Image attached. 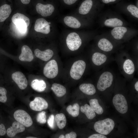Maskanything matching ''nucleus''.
I'll list each match as a JSON object with an SVG mask.
<instances>
[{
	"label": "nucleus",
	"instance_id": "obj_10",
	"mask_svg": "<svg viewBox=\"0 0 138 138\" xmlns=\"http://www.w3.org/2000/svg\"><path fill=\"white\" fill-rule=\"evenodd\" d=\"M29 106L32 110L36 111H40L47 109L48 106L47 102L43 98L40 97H36L31 101Z\"/></svg>",
	"mask_w": 138,
	"mask_h": 138
},
{
	"label": "nucleus",
	"instance_id": "obj_26",
	"mask_svg": "<svg viewBox=\"0 0 138 138\" xmlns=\"http://www.w3.org/2000/svg\"><path fill=\"white\" fill-rule=\"evenodd\" d=\"M80 110L82 112L85 114L88 119H92L96 116L95 112L88 104H85L84 106H81Z\"/></svg>",
	"mask_w": 138,
	"mask_h": 138
},
{
	"label": "nucleus",
	"instance_id": "obj_7",
	"mask_svg": "<svg viewBox=\"0 0 138 138\" xmlns=\"http://www.w3.org/2000/svg\"><path fill=\"white\" fill-rule=\"evenodd\" d=\"M14 116L17 121L27 127L31 126L32 124L33 121L31 117L24 110L19 109L16 110L14 113Z\"/></svg>",
	"mask_w": 138,
	"mask_h": 138
},
{
	"label": "nucleus",
	"instance_id": "obj_6",
	"mask_svg": "<svg viewBox=\"0 0 138 138\" xmlns=\"http://www.w3.org/2000/svg\"><path fill=\"white\" fill-rule=\"evenodd\" d=\"M66 42L67 47L72 51L78 49L82 44V40L79 36L74 32L68 34L66 39Z\"/></svg>",
	"mask_w": 138,
	"mask_h": 138
},
{
	"label": "nucleus",
	"instance_id": "obj_35",
	"mask_svg": "<svg viewBox=\"0 0 138 138\" xmlns=\"http://www.w3.org/2000/svg\"><path fill=\"white\" fill-rule=\"evenodd\" d=\"M106 136L101 134H95L91 135L88 138H106Z\"/></svg>",
	"mask_w": 138,
	"mask_h": 138
},
{
	"label": "nucleus",
	"instance_id": "obj_27",
	"mask_svg": "<svg viewBox=\"0 0 138 138\" xmlns=\"http://www.w3.org/2000/svg\"><path fill=\"white\" fill-rule=\"evenodd\" d=\"M55 120L58 128L60 129L63 128L65 126L66 120L65 116L63 113L56 114L55 117Z\"/></svg>",
	"mask_w": 138,
	"mask_h": 138
},
{
	"label": "nucleus",
	"instance_id": "obj_20",
	"mask_svg": "<svg viewBox=\"0 0 138 138\" xmlns=\"http://www.w3.org/2000/svg\"><path fill=\"white\" fill-rule=\"evenodd\" d=\"M31 85L33 89L39 92L43 91L46 87V83L42 80L34 79L31 82Z\"/></svg>",
	"mask_w": 138,
	"mask_h": 138
},
{
	"label": "nucleus",
	"instance_id": "obj_23",
	"mask_svg": "<svg viewBox=\"0 0 138 138\" xmlns=\"http://www.w3.org/2000/svg\"><path fill=\"white\" fill-rule=\"evenodd\" d=\"M51 89L56 96L58 97H62L66 93L65 88L63 86L57 83L53 84Z\"/></svg>",
	"mask_w": 138,
	"mask_h": 138
},
{
	"label": "nucleus",
	"instance_id": "obj_34",
	"mask_svg": "<svg viewBox=\"0 0 138 138\" xmlns=\"http://www.w3.org/2000/svg\"><path fill=\"white\" fill-rule=\"evenodd\" d=\"M54 115L51 114L47 120V123L48 126L52 129H53L54 128Z\"/></svg>",
	"mask_w": 138,
	"mask_h": 138
},
{
	"label": "nucleus",
	"instance_id": "obj_40",
	"mask_svg": "<svg viewBox=\"0 0 138 138\" xmlns=\"http://www.w3.org/2000/svg\"><path fill=\"white\" fill-rule=\"evenodd\" d=\"M102 2L104 3L107 4L111 2H113L116 0H102Z\"/></svg>",
	"mask_w": 138,
	"mask_h": 138
},
{
	"label": "nucleus",
	"instance_id": "obj_18",
	"mask_svg": "<svg viewBox=\"0 0 138 138\" xmlns=\"http://www.w3.org/2000/svg\"><path fill=\"white\" fill-rule=\"evenodd\" d=\"M127 31V29L126 27L118 26L115 27L111 31V33L114 39L120 40L123 38Z\"/></svg>",
	"mask_w": 138,
	"mask_h": 138
},
{
	"label": "nucleus",
	"instance_id": "obj_21",
	"mask_svg": "<svg viewBox=\"0 0 138 138\" xmlns=\"http://www.w3.org/2000/svg\"><path fill=\"white\" fill-rule=\"evenodd\" d=\"M79 89L83 93L88 95H94L96 92L94 86L90 83L82 84L80 85Z\"/></svg>",
	"mask_w": 138,
	"mask_h": 138
},
{
	"label": "nucleus",
	"instance_id": "obj_16",
	"mask_svg": "<svg viewBox=\"0 0 138 138\" xmlns=\"http://www.w3.org/2000/svg\"><path fill=\"white\" fill-rule=\"evenodd\" d=\"M107 59V57L105 54L98 52H96L93 54L91 59L95 65L100 66L105 63Z\"/></svg>",
	"mask_w": 138,
	"mask_h": 138
},
{
	"label": "nucleus",
	"instance_id": "obj_43",
	"mask_svg": "<svg viewBox=\"0 0 138 138\" xmlns=\"http://www.w3.org/2000/svg\"><path fill=\"white\" fill-rule=\"evenodd\" d=\"M36 137H26V138H36Z\"/></svg>",
	"mask_w": 138,
	"mask_h": 138
},
{
	"label": "nucleus",
	"instance_id": "obj_17",
	"mask_svg": "<svg viewBox=\"0 0 138 138\" xmlns=\"http://www.w3.org/2000/svg\"><path fill=\"white\" fill-rule=\"evenodd\" d=\"M65 24L69 27L74 28H78L81 26L80 22L75 18L70 16L65 17L64 18Z\"/></svg>",
	"mask_w": 138,
	"mask_h": 138
},
{
	"label": "nucleus",
	"instance_id": "obj_3",
	"mask_svg": "<svg viewBox=\"0 0 138 138\" xmlns=\"http://www.w3.org/2000/svg\"><path fill=\"white\" fill-rule=\"evenodd\" d=\"M113 80L112 74L109 71H105L102 73L98 80L97 87L99 91H103L110 87Z\"/></svg>",
	"mask_w": 138,
	"mask_h": 138
},
{
	"label": "nucleus",
	"instance_id": "obj_30",
	"mask_svg": "<svg viewBox=\"0 0 138 138\" xmlns=\"http://www.w3.org/2000/svg\"><path fill=\"white\" fill-rule=\"evenodd\" d=\"M66 110L68 113L72 117H77L79 113V105L77 103H74L72 106L69 105L67 107Z\"/></svg>",
	"mask_w": 138,
	"mask_h": 138
},
{
	"label": "nucleus",
	"instance_id": "obj_14",
	"mask_svg": "<svg viewBox=\"0 0 138 138\" xmlns=\"http://www.w3.org/2000/svg\"><path fill=\"white\" fill-rule=\"evenodd\" d=\"M33 57L32 50L27 45H23L21 49V53L19 57V60L22 61L30 62L33 60Z\"/></svg>",
	"mask_w": 138,
	"mask_h": 138
},
{
	"label": "nucleus",
	"instance_id": "obj_11",
	"mask_svg": "<svg viewBox=\"0 0 138 138\" xmlns=\"http://www.w3.org/2000/svg\"><path fill=\"white\" fill-rule=\"evenodd\" d=\"M12 77L20 89H24L27 87L28 85L27 80L22 72L17 71L14 73L12 74Z\"/></svg>",
	"mask_w": 138,
	"mask_h": 138
},
{
	"label": "nucleus",
	"instance_id": "obj_24",
	"mask_svg": "<svg viewBox=\"0 0 138 138\" xmlns=\"http://www.w3.org/2000/svg\"><path fill=\"white\" fill-rule=\"evenodd\" d=\"M93 4L91 0H85L82 3L79 8V13L82 15L88 14Z\"/></svg>",
	"mask_w": 138,
	"mask_h": 138
},
{
	"label": "nucleus",
	"instance_id": "obj_37",
	"mask_svg": "<svg viewBox=\"0 0 138 138\" xmlns=\"http://www.w3.org/2000/svg\"><path fill=\"white\" fill-rule=\"evenodd\" d=\"M77 136L76 133L74 132H72L66 134L65 136V138H76Z\"/></svg>",
	"mask_w": 138,
	"mask_h": 138
},
{
	"label": "nucleus",
	"instance_id": "obj_36",
	"mask_svg": "<svg viewBox=\"0 0 138 138\" xmlns=\"http://www.w3.org/2000/svg\"><path fill=\"white\" fill-rule=\"evenodd\" d=\"M6 130L4 125L3 124H0V135L3 136L6 133Z\"/></svg>",
	"mask_w": 138,
	"mask_h": 138
},
{
	"label": "nucleus",
	"instance_id": "obj_32",
	"mask_svg": "<svg viewBox=\"0 0 138 138\" xmlns=\"http://www.w3.org/2000/svg\"><path fill=\"white\" fill-rule=\"evenodd\" d=\"M127 9L132 15L138 18V8L136 6L133 5H130L127 6Z\"/></svg>",
	"mask_w": 138,
	"mask_h": 138
},
{
	"label": "nucleus",
	"instance_id": "obj_41",
	"mask_svg": "<svg viewBox=\"0 0 138 138\" xmlns=\"http://www.w3.org/2000/svg\"><path fill=\"white\" fill-rule=\"evenodd\" d=\"M135 90L137 91H138V82L137 81L135 83Z\"/></svg>",
	"mask_w": 138,
	"mask_h": 138
},
{
	"label": "nucleus",
	"instance_id": "obj_39",
	"mask_svg": "<svg viewBox=\"0 0 138 138\" xmlns=\"http://www.w3.org/2000/svg\"><path fill=\"white\" fill-rule=\"evenodd\" d=\"M20 1L23 4H27L29 3L30 0H20Z\"/></svg>",
	"mask_w": 138,
	"mask_h": 138
},
{
	"label": "nucleus",
	"instance_id": "obj_33",
	"mask_svg": "<svg viewBox=\"0 0 138 138\" xmlns=\"http://www.w3.org/2000/svg\"><path fill=\"white\" fill-rule=\"evenodd\" d=\"M7 90L4 88L0 87V102H5L7 100Z\"/></svg>",
	"mask_w": 138,
	"mask_h": 138
},
{
	"label": "nucleus",
	"instance_id": "obj_25",
	"mask_svg": "<svg viewBox=\"0 0 138 138\" xmlns=\"http://www.w3.org/2000/svg\"><path fill=\"white\" fill-rule=\"evenodd\" d=\"M123 67L124 72L128 75L132 74L135 71V67L134 63L130 59H127L125 61Z\"/></svg>",
	"mask_w": 138,
	"mask_h": 138
},
{
	"label": "nucleus",
	"instance_id": "obj_42",
	"mask_svg": "<svg viewBox=\"0 0 138 138\" xmlns=\"http://www.w3.org/2000/svg\"><path fill=\"white\" fill-rule=\"evenodd\" d=\"M59 138H65V136L63 135H61L59 137Z\"/></svg>",
	"mask_w": 138,
	"mask_h": 138
},
{
	"label": "nucleus",
	"instance_id": "obj_13",
	"mask_svg": "<svg viewBox=\"0 0 138 138\" xmlns=\"http://www.w3.org/2000/svg\"><path fill=\"white\" fill-rule=\"evenodd\" d=\"M25 129V126L17 122H13L12 126L8 128L6 131L8 136L11 137H14L17 133L22 132Z\"/></svg>",
	"mask_w": 138,
	"mask_h": 138
},
{
	"label": "nucleus",
	"instance_id": "obj_22",
	"mask_svg": "<svg viewBox=\"0 0 138 138\" xmlns=\"http://www.w3.org/2000/svg\"><path fill=\"white\" fill-rule=\"evenodd\" d=\"M98 47L103 51L108 52L112 50L113 47L111 42L105 38L100 39L98 43Z\"/></svg>",
	"mask_w": 138,
	"mask_h": 138
},
{
	"label": "nucleus",
	"instance_id": "obj_15",
	"mask_svg": "<svg viewBox=\"0 0 138 138\" xmlns=\"http://www.w3.org/2000/svg\"><path fill=\"white\" fill-rule=\"evenodd\" d=\"M34 53L37 57L44 61L49 60L52 58L54 54L53 51L50 49L42 51L37 49L35 50Z\"/></svg>",
	"mask_w": 138,
	"mask_h": 138
},
{
	"label": "nucleus",
	"instance_id": "obj_19",
	"mask_svg": "<svg viewBox=\"0 0 138 138\" xmlns=\"http://www.w3.org/2000/svg\"><path fill=\"white\" fill-rule=\"evenodd\" d=\"M12 11L10 6L5 4L0 7V22L4 21L9 16Z\"/></svg>",
	"mask_w": 138,
	"mask_h": 138
},
{
	"label": "nucleus",
	"instance_id": "obj_12",
	"mask_svg": "<svg viewBox=\"0 0 138 138\" xmlns=\"http://www.w3.org/2000/svg\"><path fill=\"white\" fill-rule=\"evenodd\" d=\"M36 9L38 13L43 17H46L52 14L54 10V7L51 4L44 5L39 3L36 6Z\"/></svg>",
	"mask_w": 138,
	"mask_h": 138
},
{
	"label": "nucleus",
	"instance_id": "obj_4",
	"mask_svg": "<svg viewBox=\"0 0 138 138\" xmlns=\"http://www.w3.org/2000/svg\"><path fill=\"white\" fill-rule=\"evenodd\" d=\"M86 67L85 62L79 60L75 62L71 68L70 74L71 77L75 80L79 79L83 75Z\"/></svg>",
	"mask_w": 138,
	"mask_h": 138
},
{
	"label": "nucleus",
	"instance_id": "obj_28",
	"mask_svg": "<svg viewBox=\"0 0 138 138\" xmlns=\"http://www.w3.org/2000/svg\"><path fill=\"white\" fill-rule=\"evenodd\" d=\"M89 103L90 106L97 114L100 115L103 113V109L99 104L98 99H91L89 101Z\"/></svg>",
	"mask_w": 138,
	"mask_h": 138
},
{
	"label": "nucleus",
	"instance_id": "obj_38",
	"mask_svg": "<svg viewBox=\"0 0 138 138\" xmlns=\"http://www.w3.org/2000/svg\"><path fill=\"white\" fill-rule=\"evenodd\" d=\"M64 3L68 5H71L76 2L78 0H63Z\"/></svg>",
	"mask_w": 138,
	"mask_h": 138
},
{
	"label": "nucleus",
	"instance_id": "obj_1",
	"mask_svg": "<svg viewBox=\"0 0 138 138\" xmlns=\"http://www.w3.org/2000/svg\"><path fill=\"white\" fill-rule=\"evenodd\" d=\"M114 122L112 119L108 118L96 122L94 127L97 132L104 135L109 134L113 129Z\"/></svg>",
	"mask_w": 138,
	"mask_h": 138
},
{
	"label": "nucleus",
	"instance_id": "obj_2",
	"mask_svg": "<svg viewBox=\"0 0 138 138\" xmlns=\"http://www.w3.org/2000/svg\"><path fill=\"white\" fill-rule=\"evenodd\" d=\"M12 21L19 30L21 32H25L30 24L29 18L25 15L19 13L14 14Z\"/></svg>",
	"mask_w": 138,
	"mask_h": 138
},
{
	"label": "nucleus",
	"instance_id": "obj_5",
	"mask_svg": "<svg viewBox=\"0 0 138 138\" xmlns=\"http://www.w3.org/2000/svg\"><path fill=\"white\" fill-rule=\"evenodd\" d=\"M112 102L115 108L119 112L124 114L127 112L128 104L123 95L120 94L116 95L113 98Z\"/></svg>",
	"mask_w": 138,
	"mask_h": 138
},
{
	"label": "nucleus",
	"instance_id": "obj_29",
	"mask_svg": "<svg viewBox=\"0 0 138 138\" xmlns=\"http://www.w3.org/2000/svg\"><path fill=\"white\" fill-rule=\"evenodd\" d=\"M123 24V22L121 20L116 18L107 19L104 22V24L106 26L113 27L121 26Z\"/></svg>",
	"mask_w": 138,
	"mask_h": 138
},
{
	"label": "nucleus",
	"instance_id": "obj_31",
	"mask_svg": "<svg viewBox=\"0 0 138 138\" xmlns=\"http://www.w3.org/2000/svg\"><path fill=\"white\" fill-rule=\"evenodd\" d=\"M36 120L37 122L40 123H45L47 121L45 112L42 111L39 113L37 116Z\"/></svg>",
	"mask_w": 138,
	"mask_h": 138
},
{
	"label": "nucleus",
	"instance_id": "obj_8",
	"mask_svg": "<svg viewBox=\"0 0 138 138\" xmlns=\"http://www.w3.org/2000/svg\"><path fill=\"white\" fill-rule=\"evenodd\" d=\"M58 73L57 63L55 60H52L48 62L44 66L43 73L46 77L53 78L55 77Z\"/></svg>",
	"mask_w": 138,
	"mask_h": 138
},
{
	"label": "nucleus",
	"instance_id": "obj_9",
	"mask_svg": "<svg viewBox=\"0 0 138 138\" xmlns=\"http://www.w3.org/2000/svg\"><path fill=\"white\" fill-rule=\"evenodd\" d=\"M50 22L43 18H39L36 20L34 29L36 32L43 34H49L50 31Z\"/></svg>",
	"mask_w": 138,
	"mask_h": 138
}]
</instances>
